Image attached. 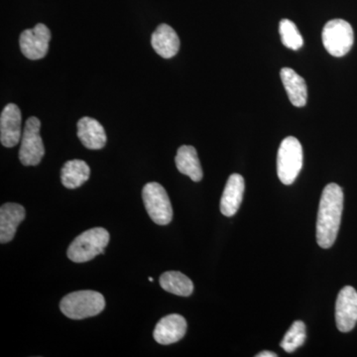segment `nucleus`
<instances>
[{
    "mask_svg": "<svg viewBox=\"0 0 357 357\" xmlns=\"http://www.w3.org/2000/svg\"><path fill=\"white\" fill-rule=\"evenodd\" d=\"M344 210V192L332 183L326 185L319 202L317 220V241L321 248H332L337 239Z\"/></svg>",
    "mask_w": 357,
    "mask_h": 357,
    "instance_id": "1",
    "label": "nucleus"
},
{
    "mask_svg": "<svg viewBox=\"0 0 357 357\" xmlns=\"http://www.w3.org/2000/svg\"><path fill=\"white\" fill-rule=\"evenodd\" d=\"M109 243V231L102 227H95L76 237L68 248L67 255L73 262L91 261L96 256L105 255Z\"/></svg>",
    "mask_w": 357,
    "mask_h": 357,
    "instance_id": "2",
    "label": "nucleus"
},
{
    "mask_svg": "<svg viewBox=\"0 0 357 357\" xmlns=\"http://www.w3.org/2000/svg\"><path fill=\"white\" fill-rule=\"evenodd\" d=\"M105 300L96 291H77L65 296L60 309L66 317L72 319H83L98 316L105 310Z\"/></svg>",
    "mask_w": 357,
    "mask_h": 357,
    "instance_id": "3",
    "label": "nucleus"
},
{
    "mask_svg": "<svg viewBox=\"0 0 357 357\" xmlns=\"http://www.w3.org/2000/svg\"><path fill=\"white\" fill-rule=\"evenodd\" d=\"M303 167V147L294 136L282 141L277 156V174L284 185H292Z\"/></svg>",
    "mask_w": 357,
    "mask_h": 357,
    "instance_id": "4",
    "label": "nucleus"
},
{
    "mask_svg": "<svg viewBox=\"0 0 357 357\" xmlns=\"http://www.w3.org/2000/svg\"><path fill=\"white\" fill-rule=\"evenodd\" d=\"M321 39L326 50L333 57H344L351 51L354 42V33L347 21H328L321 32Z\"/></svg>",
    "mask_w": 357,
    "mask_h": 357,
    "instance_id": "5",
    "label": "nucleus"
},
{
    "mask_svg": "<svg viewBox=\"0 0 357 357\" xmlns=\"http://www.w3.org/2000/svg\"><path fill=\"white\" fill-rule=\"evenodd\" d=\"M142 199L148 215L156 225H167L172 222V204L164 187L158 183H148L143 188Z\"/></svg>",
    "mask_w": 357,
    "mask_h": 357,
    "instance_id": "6",
    "label": "nucleus"
},
{
    "mask_svg": "<svg viewBox=\"0 0 357 357\" xmlns=\"http://www.w3.org/2000/svg\"><path fill=\"white\" fill-rule=\"evenodd\" d=\"M41 122L31 116L26 121L20 149V160L24 166H37L43 159L45 147L40 135Z\"/></svg>",
    "mask_w": 357,
    "mask_h": 357,
    "instance_id": "7",
    "label": "nucleus"
},
{
    "mask_svg": "<svg viewBox=\"0 0 357 357\" xmlns=\"http://www.w3.org/2000/svg\"><path fill=\"white\" fill-rule=\"evenodd\" d=\"M50 40V30L46 25L39 23L32 29L24 30L21 33L20 50L29 60H40L48 53Z\"/></svg>",
    "mask_w": 357,
    "mask_h": 357,
    "instance_id": "8",
    "label": "nucleus"
},
{
    "mask_svg": "<svg viewBox=\"0 0 357 357\" xmlns=\"http://www.w3.org/2000/svg\"><path fill=\"white\" fill-rule=\"evenodd\" d=\"M335 321L338 331L349 333L357 323V292L356 289L347 286L338 293L335 303Z\"/></svg>",
    "mask_w": 357,
    "mask_h": 357,
    "instance_id": "9",
    "label": "nucleus"
},
{
    "mask_svg": "<svg viewBox=\"0 0 357 357\" xmlns=\"http://www.w3.org/2000/svg\"><path fill=\"white\" fill-rule=\"evenodd\" d=\"M21 112L14 103H9L0 115V141L4 147L16 146L22 137Z\"/></svg>",
    "mask_w": 357,
    "mask_h": 357,
    "instance_id": "10",
    "label": "nucleus"
},
{
    "mask_svg": "<svg viewBox=\"0 0 357 357\" xmlns=\"http://www.w3.org/2000/svg\"><path fill=\"white\" fill-rule=\"evenodd\" d=\"M187 321L180 314H172L160 319L155 326V340L160 344H175L182 340L187 333Z\"/></svg>",
    "mask_w": 357,
    "mask_h": 357,
    "instance_id": "11",
    "label": "nucleus"
},
{
    "mask_svg": "<svg viewBox=\"0 0 357 357\" xmlns=\"http://www.w3.org/2000/svg\"><path fill=\"white\" fill-rule=\"evenodd\" d=\"M244 189V178L239 174H232L227 180L222 199H220V211L225 217H232L238 211L243 203Z\"/></svg>",
    "mask_w": 357,
    "mask_h": 357,
    "instance_id": "12",
    "label": "nucleus"
},
{
    "mask_svg": "<svg viewBox=\"0 0 357 357\" xmlns=\"http://www.w3.org/2000/svg\"><path fill=\"white\" fill-rule=\"evenodd\" d=\"M25 208L21 204L6 203L0 208V243L13 241L18 225L24 220Z\"/></svg>",
    "mask_w": 357,
    "mask_h": 357,
    "instance_id": "13",
    "label": "nucleus"
},
{
    "mask_svg": "<svg viewBox=\"0 0 357 357\" xmlns=\"http://www.w3.org/2000/svg\"><path fill=\"white\" fill-rule=\"evenodd\" d=\"M77 137L84 147L91 150L102 149L107 140L102 124L89 116H84L77 122Z\"/></svg>",
    "mask_w": 357,
    "mask_h": 357,
    "instance_id": "14",
    "label": "nucleus"
},
{
    "mask_svg": "<svg viewBox=\"0 0 357 357\" xmlns=\"http://www.w3.org/2000/svg\"><path fill=\"white\" fill-rule=\"evenodd\" d=\"M151 44L155 52L164 59L173 58L180 50V39L171 26H158L151 37Z\"/></svg>",
    "mask_w": 357,
    "mask_h": 357,
    "instance_id": "15",
    "label": "nucleus"
},
{
    "mask_svg": "<svg viewBox=\"0 0 357 357\" xmlns=\"http://www.w3.org/2000/svg\"><path fill=\"white\" fill-rule=\"evenodd\" d=\"M282 83L285 86L289 100L294 107H303L306 105L307 89L304 77L300 76L291 68H283L280 73Z\"/></svg>",
    "mask_w": 357,
    "mask_h": 357,
    "instance_id": "16",
    "label": "nucleus"
},
{
    "mask_svg": "<svg viewBox=\"0 0 357 357\" xmlns=\"http://www.w3.org/2000/svg\"><path fill=\"white\" fill-rule=\"evenodd\" d=\"M175 162L178 172L187 175L194 182H199L203 178V169L196 148L183 145L178 149Z\"/></svg>",
    "mask_w": 357,
    "mask_h": 357,
    "instance_id": "17",
    "label": "nucleus"
},
{
    "mask_svg": "<svg viewBox=\"0 0 357 357\" xmlns=\"http://www.w3.org/2000/svg\"><path fill=\"white\" fill-rule=\"evenodd\" d=\"M91 169L83 160L66 162L61 170V181L67 189H77L89 180Z\"/></svg>",
    "mask_w": 357,
    "mask_h": 357,
    "instance_id": "18",
    "label": "nucleus"
},
{
    "mask_svg": "<svg viewBox=\"0 0 357 357\" xmlns=\"http://www.w3.org/2000/svg\"><path fill=\"white\" fill-rule=\"evenodd\" d=\"M160 285L166 292L189 297L194 292V284L189 277L177 271H169L160 277Z\"/></svg>",
    "mask_w": 357,
    "mask_h": 357,
    "instance_id": "19",
    "label": "nucleus"
},
{
    "mask_svg": "<svg viewBox=\"0 0 357 357\" xmlns=\"http://www.w3.org/2000/svg\"><path fill=\"white\" fill-rule=\"evenodd\" d=\"M306 325L302 321H296L291 326L281 342V347L288 354H292L306 342Z\"/></svg>",
    "mask_w": 357,
    "mask_h": 357,
    "instance_id": "20",
    "label": "nucleus"
},
{
    "mask_svg": "<svg viewBox=\"0 0 357 357\" xmlns=\"http://www.w3.org/2000/svg\"><path fill=\"white\" fill-rule=\"evenodd\" d=\"M279 33H280L282 43L289 49L299 50L304 44V39L293 21L282 20L279 24Z\"/></svg>",
    "mask_w": 357,
    "mask_h": 357,
    "instance_id": "21",
    "label": "nucleus"
},
{
    "mask_svg": "<svg viewBox=\"0 0 357 357\" xmlns=\"http://www.w3.org/2000/svg\"><path fill=\"white\" fill-rule=\"evenodd\" d=\"M256 357H277V354L272 351H262L259 352Z\"/></svg>",
    "mask_w": 357,
    "mask_h": 357,
    "instance_id": "22",
    "label": "nucleus"
},
{
    "mask_svg": "<svg viewBox=\"0 0 357 357\" xmlns=\"http://www.w3.org/2000/svg\"><path fill=\"white\" fill-rule=\"evenodd\" d=\"M149 281L150 282H153V278H152V277H149Z\"/></svg>",
    "mask_w": 357,
    "mask_h": 357,
    "instance_id": "23",
    "label": "nucleus"
}]
</instances>
